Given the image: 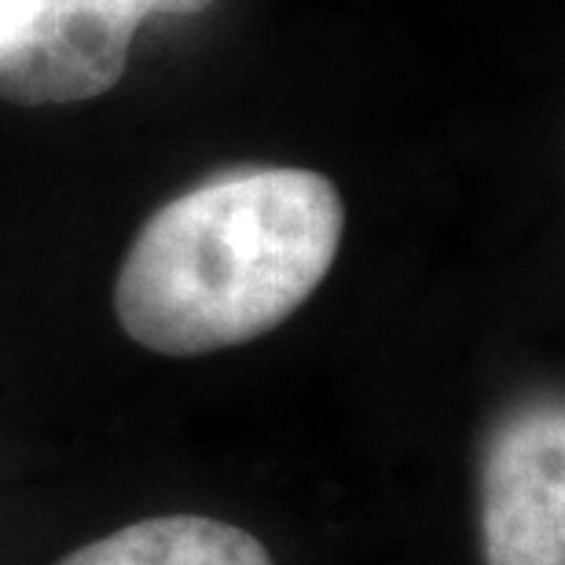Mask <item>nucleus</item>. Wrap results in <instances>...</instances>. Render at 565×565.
<instances>
[{
	"label": "nucleus",
	"mask_w": 565,
	"mask_h": 565,
	"mask_svg": "<svg viewBox=\"0 0 565 565\" xmlns=\"http://www.w3.org/2000/svg\"><path fill=\"white\" fill-rule=\"evenodd\" d=\"M345 202L316 169L202 180L154 210L121 257L115 316L158 356H210L276 331L331 273Z\"/></svg>",
	"instance_id": "obj_1"
},
{
	"label": "nucleus",
	"mask_w": 565,
	"mask_h": 565,
	"mask_svg": "<svg viewBox=\"0 0 565 565\" xmlns=\"http://www.w3.org/2000/svg\"><path fill=\"white\" fill-rule=\"evenodd\" d=\"M478 540L484 565H565V408L536 393L481 445Z\"/></svg>",
	"instance_id": "obj_2"
},
{
	"label": "nucleus",
	"mask_w": 565,
	"mask_h": 565,
	"mask_svg": "<svg viewBox=\"0 0 565 565\" xmlns=\"http://www.w3.org/2000/svg\"><path fill=\"white\" fill-rule=\"evenodd\" d=\"M147 15H162V0H38L33 19L0 52V96L19 107H60L110 93Z\"/></svg>",
	"instance_id": "obj_3"
},
{
	"label": "nucleus",
	"mask_w": 565,
	"mask_h": 565,
	"mask_svg": "<svg viewBox=\"0 0 565 565\" xmlns=\"http://www.w3.org/2000/svg\"><path fill=\"white\" fill-rule=\"evenodd\" d=\"M55 565H276L246 529L206 514H158L93 540Z\"/></svg>",
	"instance_id": "obj_4"
},
{
	"label": "nucleus",
	"mask_w": 565,
	"mask_h": 565,
	"mask_svg": "<svg viewBox=\"0 0 565 565\" xmlns=\"http://www.w3.org/2000/svg\"><path fill=\"white\" fill-rule=\"evenodd\" d=\"M38 11V0H0V52L19 38V30L26 26Z\"/></svg>",
	"instance_id": "obj_5"
}]
</instances>
